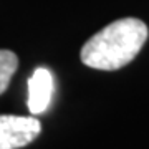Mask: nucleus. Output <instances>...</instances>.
Returning a JSON list of instances; mask_svg holds the SVG:
<instances>
[{"instance_id":"f257e3e1","label":"nucleus","mask_w":149,"mask_h":149,"mask_svg":"<svg viewBox=\"0 0 149 149\" xmlns=\"http://www.w3.org/2000/svg\"><path fill=\"white\" fill-rule=\"evenodd\" d=\"M148 27L138 18H121L93 35L81 48V61L95 70L113 71L131 63L148 40Z\"/></svg>"},{"instance_id":"f03ea898","label":"nucleus","mask_w":149,"mask_h":149,"mask_svg":"<svg viewBox=\"0 0 149 149\" xmlns=\"http://www.w3.org/2000/svg\"><path fill=\"white\" fill-rule=\"evenodd\" d=\"M42 124L33 116L0 114V149H20L38 138Z\"/></svg>"},{"instance_id":"7ed1b4c3","label":"nucleus","mask_w":149,"mask_h":149,"mask_svg":"<svg viewBox=\"0 0 149 149\" xmlns=\"http://www.w3.org/2000/svg\"><path fill=\"white\" fill-rule=\"evenodd\" d=\"M53 93V76L45 68H37L28 80V109L32 114L47 111Z\"/></svg>"},{"instance_id":"20e7f679","label":"nucleus","mask_w":149,"mask_h":149,"mask_svg":"<svg viewBox=\"0 0 149 149\" xmlns=\"http://www.w3.org/2000/svg\"><path fill=\"white\" fill-rule=\"evenodd\" d=\"M18 66V58L10 50H0V95L8 88L10 80Z\"/></svg>"}]
</instances>
